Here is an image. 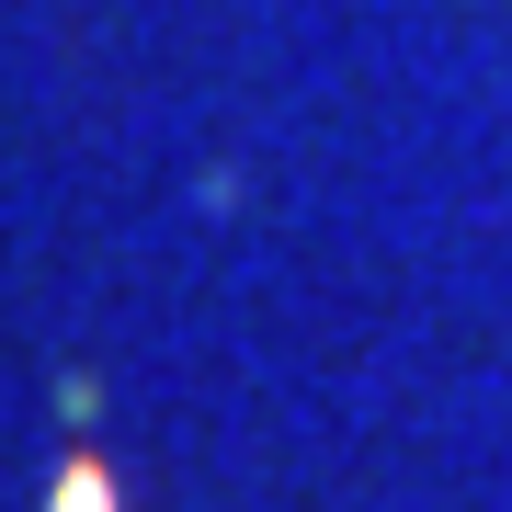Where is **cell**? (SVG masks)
Here are the masks:
<instances>
[{
	"label": "cell",
	"instance_id": "cell-1",
	"mask_svg": "<svg viewBox=\"0 0 512 512\" xmlns=\"http://www.w3.org/2000/svg\"><path fill=\"white\" fill-rule=\"evenodd\" d=\"M46 512H126V490H114L103 456H69V467H57V490H46Z\"/></svg>",
	"mask_w": 512,
	"mask_h": 512
}]
</instances>
